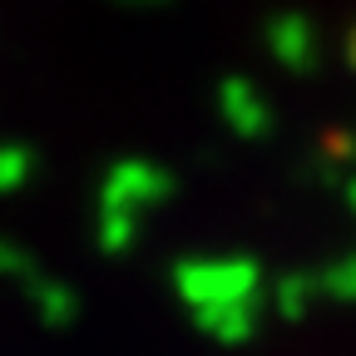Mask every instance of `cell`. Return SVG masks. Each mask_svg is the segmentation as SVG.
<instances>
[{
  "label": "cell",
  "mask_w": 356,
  "mask_h": 356,
  "mask_svg": "<svg viewBox=\"0 0 356 356\" xmlns=\"http://www.w3.org/2000/svg\"><path fill=\"white\" fill-rule=\"evenodd\" d=\"M25 173H30V154L15 149V144H6V149H0V193L20 188V184H25Z\"/></svg>",
  "instance_id": "6da1fadb"
},
{
  "label": "cell",
  "mask_w": 356,
  "mask_h": 356,
  "mask_svg": "<svg viewBox=\"0 0 356 356\" xmlns=\"http://www.w3.org/2000/svg\"><path fill=\"white\" fill-rule=\"evenodd\" d=\"M20 267H25V257H20V248H15V243H6V238H0V273H20Z\"/></svg>",
  "instance_id": "7a4b0ae2"
}]
</instances>
